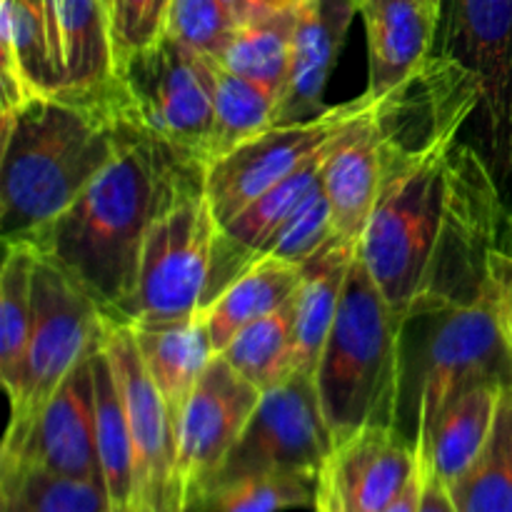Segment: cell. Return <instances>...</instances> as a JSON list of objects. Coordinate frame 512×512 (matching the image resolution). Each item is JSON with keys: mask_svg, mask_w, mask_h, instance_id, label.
I'll list each match as a JSON object with an SVG mask.
<instances>
[{"mask_svg": "<svg viewBox=\"0 0 512 512\" xmlns=\"http://www.w3.org/2000/svg\"><path fill=\"white\" fill-rule=\"evenodd\" d=\"M200 190L205 165L140 130L65 213L20 243L65 270L113 323L125 325L150 228Z\"/></svg>", "mask_w": 512, "mask_h": 512, "instance_id": "cell-1", "label": "cell"}, {"mask_svg": "<svg viewBox=\"0 0 512 512\" xmlns=\"http://www.w3.org/2000/svg\"><path fill=\"white\" fill-rule=\"evenodd\" d=\"M123 88L33 95L3 108L0 230L20 243L53 223L140 133Z\"/></svg>", "mask_w": 512, "mask_h": 512, "instance_id": "cell-2", "label": "cell"}, {"mask_svg": "<svg viewBox=\"0 0 512 512\" xmlns=\"http://www.w3.org/2000/svg\"><path fill=\"white\" fill-rule=\"evenodd\" d=\"M405 320L355 250L315 385L333 445L365 428H400Z\"/></svg>", "mask_w": 512, "mask_h": 512, "instance_id": "cell-3", "label": "cell"}, {"mask_svg": "<svg viewBox=\"0 0 512 512\" xmlns=\"http://www.w3.org/2000/svg\"><path fill=\"white\" fill-rule=\"evenodd\" d=\"M413 323L423 328V338L415 355L403 350L400 418L410 408L415 443L460 390L480 383L512 385V343L493 280L475 303L413 318Z\"/></svg>", "mask_w": 512, "mask_h": 512, "instance_id": "cell-4", "label": "cell"}, {"mask_svg": "<svg viewBox=\"0 0 512 512\" xmlns=\"http://www.w3.org/2000/svg\"><path fill=\"white\" fill-rule=\"evenodd\" d=\"M435 53L473 78V145L500 188L512 183V0H443Z\"/></svg>", "mask_w": 512, "mask_h": 512, "instance_id": "cell-5", "label": "cell"}, {"mask_svg": "<svg viewBox=\"0 0 512 512\" xmlns=\"http://www.w3.org/2000/svg\"><path fill=\"white\" fill-rule=\"evenodd\" d=\"M113 320L98 300L65 270L38 255L33 275V328L10 395L8 428H23L65 383L70 373L108 338Z\"/></svg>", "mask_w": 512, "mask_h": 512, "instance_id": "cell-6", "label": "cell"}, {"mask_svg": "<svg viewBox=\"0 0 512 512\" xmlns=\"http://www.w3.org/2000/svg\"><path fill=\"white\" fill-rule=\"evenodd\" d=\"M213 60L163 35L118 70L135 123L200 160L205 170L213 133Z\"/></svg>", "mask_w": 512, "mask_h": 512, "instance_id": "cell-7", "label": "cell"}, {"mask_svg": "<svg viewBox=\"0 0 512 512\" xmlns=\"http://www.w3.org/2000/svg\"><path fill=\"white\" fill-rule=\"evenodd\" d=\"M218 228L205 190L155 220L140 253L138 285L125 310V325L168 323L203 310Z\"/></svg>", "mask_w": 512, "mask_h": 512, "instance_id": "cell-8", "label": "cell"}, {"mask_svg": "<svg viewBox=\"0 0 512 512\" xmlns=\"http://www.w3.org/2000/svg\"><path fill=\"white\" fill-rule=\"evenodd\" d=\"M330 450L333 435L320 408L315 375H293L260 395L248 425L210 485L248 475H303L318 480Z\"/></svg>", "mask_w": 512, "mask_h": 512, "instance_id": "cell-9", "label": "cell"}, {"mask_svg": "<svg viewBox=\"0 0 512 512\" xmlns=\"http://www.w3.org/2000/svg\"><path fill=\"white\" fill-rule=\"evenodd\" d=\"M373 100V95L363 93L348 103L330 105L318 118L273 125L258 138L215 160L205 170V195L218 225L233 220L260 195L330 148L355 120L363 118Z\"/></svg>", "mask_w": 512, "mask_h": 512, "instance_id": "cell-10", "label": "cell"}, {"mask_svg": "<svg viewBox=\"0 0 512 512\" xmlns=\"http://www.w3.org/2000/svg\"><path fill=\"white\" fill-rule=\"evenodd\" d=\"M105 350L123 395L133 440V512H183L178 483V420L150 378L130 325H110Z\"/></svg>", "mask_w": 512, "mask_h": 512, "instance_id": "cell-11", "label": "cell"}, {"mask_svg": "<svg viewBox=\"0 0 512 512\" xmlns=\"http://www.w3.org/2000/svg\"><path fill=\"white\" fill-rule=\"evenodd\" d=\"M0 468L48 470L103 483L95 440L93 355L65 378L30 423L8 428L0 450Z\"/></svg>", "mask_w": 512, "mask_h": 512, "instance_id": "cell-12", "label": "cell"}, {"mask_svg": "<svg viewBox=\"0 0 512 512\" xmlns=\"http://www.w3.org/2000/svg\"><path fill=\"white\" fill-rule=\"evenodd\" d=\"M260 390L223 355L198 380L178 415V483L183 512L203 493L248 425Z\"/></svg>", "mask_w": 512, "mask_h": 512, "instance_id": "cell-13", "label": "cell"}, {"mask_svg": "<svg viewBox=\"0 0 512 512\" xmlns=\"http://www.w3.org/2000/svg\"><path fill=\"white\" fill-rule=\"evenodd\" d=\"M418 450L400 428H365L333 445L315 480V512H385L418 473Z\"/></svg>", "mask_w": 512, "mask_h": 512, "instance_id": "cell-14", "label": "cell"}, {"mask_svg": "<svg viewBox=\"0 0 512 512\" xmlns=\"http://www.w3.org/2000/svg\"><path fill=\"white\" fill-rule=\"evenodd\" d=\"M330 148L315 155L310 163L295 170L283 183H278L268 193L260 195L255 203L240 210L233 220L220 225L218 233H215L213 260H210V275L208 285H205L203 308L225 285L233 283L250 263H255L260 258L265 245L283 228L285 220L320 188V183H323V165Z\"/></svg>", "mask_w": 512, "mask_h": 512, "instance_id": "cell-15", "label": "cell"}, {"mask_svg": "<svg viewBox=\"0 0 512 512\" xmlns=\"http://www.w3.org/2000/svg\"><path fill=\"white\" fill-rule=\"evenodd\" d=\"M355 13L358 3L353 0H305L300 5L288 83L278 100L275 125L303 123L328 110L325 88Z\"/></svg>", "mask_w": 512, "mask_h": 512, "instance_id": "cell-16", "label": "cell"}, {"mask_svg": "<svg viewBox=\"0 0 512 512\" xmlns=\"http://www.w3.org/2000/svg\"><path fill=\"white\" fill-rule=\"evenodd\" d=\"M48 10L60 93L105 95L120 90L108 0H48Z\"/></svg>", "mask_w": 512, "mask_h": 512, "instance_id": "cell-17", "label": "cell"}, {"mask_svg": "<svg viewBox=\"0 0 512 512\" xmlns=\"http://www.w3.org/2000/svg\"><path fill=\"white\" fill-rule=\"evenodd\" d=\"M370 55L365 93L380 98L408 80L433 55L440 28L438 0H360Z\"/></svg>", "mask_w": 512, "mask_h": 512, "instance_id": "cell-18", "label": "cell"}, {"mask_svg": "<svg viewBox=\"0 0 512 512\" xmlns=\"http://www.w3.org/2000/svg\"><path fill=\"white\" fill-rule=\"evenodd\" d=\"M375 100L363 118L335 140L323 165V190L335 235L353 245L360 243L368 228L383 178V130L375 115Z\"/></svg>", "mask_w": 512, "mask_h": 512, "instance_id": "cell-19", "label": "cell"}, {"mask_svg": "<svg viewBox=\"0 0 512 512\" xmlns=\"http://www.w3.org/2000/svg\"><path fill=\"white\" fill-rule=\"evenodd\" d=\"M505 388L510 385L480 383L453 395L415 440L420 465L445 485L458 480L488 445Z\"/></svg>", "mask_w": 512, "mask_h": 512, "instance_id": "cell-20", "label": "cell"}, {"mask_svg": "<svg viewBox=\"0 0 512 512\" xmlns=\"http://www.w3.org/2000/svg\"><path fill=\"white\" fill-rule=\"evenodd\" d=\"M0 50H3V108H13L33 95L63 90L55 70L53 45H50L48 0H3Z\"/></svg>", "mask_w": 512, "mask_h": 512, "instance_id": "cell-21", "label": "cell"}, {"mask_svg": "<svg viewBox=\"0 0 512 512\" xmlns=\"http://www.w3.org/2000/svg\"><path fill=\"white\" fill-rule=\"evenodd\" d=\"M130 330L150 378L178 420L190 393L218 355L203 310L183 320L130 325Z\"/></svg>", "mask_w": 512, "mask_h": 512, "instance_id": "cell-22", "label": "cell"}, {"mask_svg": "<svg viewBox=\"0 0 512 512\" xmlns=\"http://www.w3.org/2000/svg\"><path fill=\"white\" fill-rule=\"evenodd\" d=\"M358 245L335 235L318 255L303 265V283L295 293L293 370L295 375H315L320 353L338 315L345 278Z\"/></svg>", "mask_w": 512, "mask_h": 512, "instance_id": "cell-23", "label": "cell"}, {"mask_svg": "<svg viewBox=\"0 0 512 512\" xmlns=\"http://www.w3.org/2000/svg\"><path fill=\"white\" fill-rule=\"evenodd\" d=\"M303 283V265L263 255L238 278L225 285L203 308L215 353L225 348L243 328L283 308Z\"/></svg>", "mask_w": 512, "mask_h": 512, "instance_id": "cell-24", "label": "cell"}, {"mask_svg": "<svg viewBox=\"0 0 512 512\" xmlns=\"http://www.w3.org/2000/svg\"><path fill=\"white\" fill-rule=\"evenodd\" d=\"M95 373V440L103 485L110 495L113 510L133 512L135 505V465L133 440H130L128 415L123 395L115 380L113 363L105 343L93 353Z\"/></svg>", "mask_w": 512, "mask_h": 512, "instance_id": "cell-25", "label": "cell"}, {"mask_svg": "<svg viewBox=\"0 0 512 512\" xmlns=\"http://www.w3.org/2000/svg\"><path fill=\"white\" fill-rule=\"evenodd\" d=\"M298 10L285 13H258L243 20L233 40L220 55V63L235 75L253 80L275 100L283 95L293 58V35Z\"/></svg>", "mask_w": 512, "mask_h": 512, "instance_id": "cell-26", "label": "cell"}, {"mask_svg": "<svg viewBox=\"0 0 512 512\" xmlns=\"http://www.w3.org/2000/svg\"><path fill=\"white\" fill-rule=\"evenodd\" d=\"M275 115V95L253 80L235 75L220 60H213V133L208 145V168L223 155L273 128Z\"/></svg>", "mask_w": 512, "mask_h": 512, "instance_id": "cell-27", "label": "cell"}, {"mask_svg": "<svg viewBox=\"0 0 512 512\" xmlns=\"http://www.w3.org/2000/svg\"><path fill=\"white\" fill-rule=\"evenodd\" d=\"M38 253L28 243H5L0 270V380L5 393L18 388L33 328V275Z\"/></svg>", "mask_w": 512, "mask_h": 512, "instance_id": "cell-28", "label": "cell"}, {"mask_svg": "<svg viewBox=\"0 0 512 512\" xmlns=\"http://www.w3.org/2000/svg\"><path fill=\"white\" fill-rule=\"evenodd\" d=\"M448 493L458 512H512V385L503 390L488 445Z\"/></svg>", "mask_w": 512, "mask_h": 512, "instance_id": "cell-29", "label": "cell"}, {"mask_svg": "<svg viewBox=\"0 0 512 512\" xmlns=\"http://www.w3.org/2000/svg\"><path fill=\"white\" fill-rule=\"evenodd\" d=\"M293 323L295 295L275 313L240 330L218 355L238 370L260 393L293 378Z\"/></svg>", "mask_w": 512, "mask_h": 512, "instance_id": "cell-30", "label": "cell"}, {"mask_svg": "<svg viewBox=\"0 0 512 512\" xmlns=\"http://www.w3.org/2000/svg\"><path fill=\"white\" fill-rule=\"evenodd\" d=\"M100 480L68 478L48 470L0 468V512H108Z\"/></svg>", "mask_w": 512, "mask_h": 512, "instance_id": "cell-31", "label": "cell"}, {"mask_svg": "<svg viewBox=\"0 0 512 512\" xmlns=\"http://www.w3.org/2000/svg\"><path fill=\"white\" fill-rule=\"evenodd\" d=\"M315 480L303 475H248L210 485L185 512H285L313 508Z\"/></svg>", "mask_w": 512, "mask_h": 512, "instance_id": "cell-32", "label": "cell"}, {"mask_svg": "<svg viewBox=\"0 0 512 512\" xmlns=\"http://www.w3.org/2000/svg\"><path fill=\"white\" fill-rule=\"evenodd\" d=\"M238 25L240 20L223 0H173L165 35L205 58L220 60Z\"/></svg>", "mask_w": 512, "mask_h": 512, "instance_id": "cell-33", "label": "cell"}, {"mask_svg": "<svg viewBox=\"0 0 512 512\" xmlns=\"http://www.w3.org/2000/svg\"><path fill=\"white\" fill-rule=\"evenodd\" d=\"M333 238V213H330L328 195H325L323 183H320V188L285 220L283 228L265 245L260 258L263 255H273V258L288 260V263L305 265Z\"/></svg>", "mask_w": 512, "mask_h": 512, "instance_id": "cell-34", "label": "cell"}, {"mask_svg": "<svg viewBox=\"0 0 512 512\" xmlns=\"http://www.w3.org/2000/svg\"><path fill=\"white\" fill-rule=\"evenodd\" d=\"M173 0H108L118 70L125 60L153 48L165 35Z\"/></svg>", "mask_w": 512, "mask_h": 512, "instance_id": "cell-35", "label": "cell"}, {"mask_svg": "<svg viewBox=\"0 0 512 512\" xmlns=\"http://www.w3.org/2000/svg\"><path fill=\"white\" fill-rule=\"evenodd\" d=\"M490 280H493L500 315H503L505 330H508V338L512 343V253H508V250L495 255Z\"/></svg>", "mask_w": 512, "mask_h": 512, "instance_id": "cell-36", "label": "cell"}, {"mask_svg": "<svg viewBox=\"0 0 512 512\" xmlns=\"http://www.w3.org/2000/svg\"><path fill=\"white\" fill-rule=\"evenodd\" d=\"M420 473H423V495H420L418 512H458L448 493V485L423 465H420Z\"/></svg>", "mask_w": 512, "mask_h": 512, "instance_id": "cell-37", "label": "cell"}, {"mask_svg": "<svg viewBox=\"0 0 512 512\" xmlns=\"http://www.w3.org/2000/svg\"><path fill=\"white\" fill-rule=\"evenodd\" d=\"M420 495H423V473H420V465H418V473H415V478L410 480L408 488L403 490V495H400V498L395 500V503L385 512H418Z\"/></svg>", "mask_w": 512, "mask_h": 512, "instance_id": "cell-38", "label": "cell"}, {"mask_svg": "<svg viewBox=\"0 0 512 512\" xmlns=\"http://www.w3.org/2000/svg\"><path fill=\"white\" fill-rule=\"evenodd\" d=\"M305 0H250L253 13H285V10H298Z\"/></svg>", "mask_w": 512, "mask_h": 512, "instance_id": "cell-39", "label": "cell"}, {"mask_svg": "<svg viewBox=\"0 0 512 512\" xmlns=\"http://www.w3.org/2000/svg\"><path fill=\"white\" fill-rule=\"evenodd\" d=\"M225 5H228L230 10H233V15L235 18L240 20V23H243V20H248V18H253V8H250V0H223Z\"/></svg>", "mask_w": 512, "mask_h": 512, "instance_id": "cell-40", "label": "cell"}, {"mask_svg": "<svg viewBox=\"0 0 512 512\" xmlns=\"http://www.w3.org/2000/svg\"><path fill=\"white\" fill-rule=\"evenodd\" d=\"M353 3H358V8H360V0H353Z\"/></svg>", "mask_w": 512, "mask_h": 512, "instance_id": "cell-41", "label": "cell"}, {"mask_svg": "<svg viewBox=\"0 0 512 512\" xmlns=\"http://www.w3.org/2000/svg\"><path fill=\"white\" fill-rule=\"evenodd\" d=\"M108 512H118V510H108Z\"/></svg>", "mask_w": 512, "mask_h": 512, "instance_id": "cell-42", "label": "cell"}, {"mask_svg": "<svg viewBox=\"0 0 512 512\" xmlns=\"http://www.w3.org/2000/svg\"><path fill=\"white\" fill-rule=\"evenodd\" d=\"M438 3H443V0H438Z\"/></svg>", "mask_w": 512, "mask_h": 512, "instance_id": "cell-43", "label": "cell"}]
</instances>
